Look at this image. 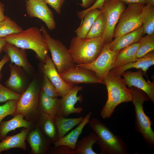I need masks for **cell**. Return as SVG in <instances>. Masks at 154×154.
Wrapping results in <instances>:
<instances>
[{
	"label": "cell",
	"mask_w": 154,
	"mask_h": 154,
	"mask_svg": "<svg viewBox=\"0 0 154 154\" xmlns=\"http://www.w3.org/2000/svg\"><path fill=\"white\" fill-rule=\"evenodd\" d=\"M103 81L106 86L108 99L100 112L104 119L110 118L116 107L120 104L132 101L131 91L126 86L123 79L110 71L104 77Z\"/></svg>",
	"instance_id": "6da1fadb"
},
{
	"label": "cell",
	"mask_w": 154,
	"mask_h": 154,
	"mask_svg": "<svg viewBox=\"0 0 154 154\" xmlns=\"http://www.w3.org/2000/svg\"><path fill=\"white\" fill-rule=\"evenodd\" d=\"M4 38L7 43L20 48L33 50L38 58L44 62L48 55V48L41 30L38 27H31Z\"/></svg>",
	"instance_id": "7a4b0ae2"
},
{
	"label": "cell",
	"mask_w": 154,
	"mask_h": 154,
	"mask_svg": "<svg viewBox=\"0 0 154 154\" xmlns=\"http://www.w3.org/2000/svg\"><path fill=\"white\" fill-rule=\"evenodd\" d=\"M102 36L92 39L73 37L68 50L76 64H87L94 61L100 54L105 44Z\"/></svg>",
	"instance_id": "3957f363"
},
{
	"label": "cell",
	"mask_w": 154,
	"mask_h": 154,
	"mask_svg": "<svg viewBox=\"0 0 154 154\" xmlns=\"http://www.w3.org/2000/svg\"><path fill=\"white\" fill-rule=\"evenodd\" d=\"M90 128L96 134V143L100 154H126L127 151L123 140L114 134L103 123L96 118L90 120Z\"/></svg>",
	"instance_id": "277c9868"
},
{
	"label": "cell",
	"mask_w": 154,
	"mask_h": 154,
	"mask_svg": "<svg viewBox=\"0 0 154 154\" xmlns=\"http://www.w3.org/2000/svg\"><path fill=\"white\" fill-rule=\"evenodd\" d=\"M130 89L132 96L131 102L133 104L135 113V126L136 131L143 137L145 143L151 147L154 146V131L152 129V123L145 113L143 104L149 98L143 91L132 86Z\"/></svg>",
	"instance_id": "5b68a950"
},
{
	"label": "cell",
	"mask_w": 154,
	"mask_h": 154,
	"mask_svg": "<svg viewBox=\"0 0 154 154\" xmlns=\"http://www.w3.org/2000/svg\"><path fill=\"white\" fill-rule=\"evenodd\" d=\"M52 57V60L59 74L75 66V63L68 49L58 39L52 38L43 26L40 29Z\"/></svg>",
	"instance_id": "8992f818"
},
{
	"label": "cell",
	"mask_w": 154,
	"mask_h": 154,
	"mask_svg": "<svg viewBox=\"0 0 154 154\" xmlns=\"http://www.w3.org/2000/svg\"><path fill=\"white\" fill-rule=\"evenodd\" d=\"M40 91L36 82L32 81L18 100L15 114H22L27 121L35 124L39 114L38 104Z\"/></svg>",
	"instance_id": "52a82bcc"
},
{
	"label": "cell",
	"mask_w": 154,
	"mask_h": 154,
	"mask_svg": "<svg viewBox=\"0 0 154 154\" xmlns=\"http://www.w3.org/2000/svg\"><path fill=\"white\" fill-rule=\"evenodd\" d=\"M145 5L139 3L128 4L120 16L113 38L134 31L142 26L141 17Z\"/></svg>",
	"instance_id": "ba28073f"
},
{
	"label": "cell",
	"mask_w": 154,
	"mask_h": 154,
	"mask_svg": "<svg viewBox=\"0 0 154 154\" xmlns=\"http://www.w3.org/2000/svg\"><path fill=\"white\" fill-rule=\"evenodd\" d=\"M126 8L125 3L120 1H104L100 10L106 17V28L102 36L106 44L109 43L112 40L115 28L120 15Z\"/></svg>",
	"instance_id": "9c48e42d"
},
{
	"label": "cell",
	"mask_w": 154,
	"mask_h": 154,
	"mask_svg": "<svg viewBox=\"0 0 154 154\" xmlns=\"http://www.w3.org/2000/svg\"><path fill=\"white\" fill-rule=\"evenodd\" d=\"M119 52L111 50L108 44H105L100 54L94 61L88 64H75V66L92 71L103 81L104 76L113 69L115 59Z\"/></svg>",
	"instance_id": "30bf717a"
},
{
	"label": "cell",
	"mask_w": 154,
	"mask_h": 154,
	"mask_svg": "<svg viewBox=\"0 0 154 154\" xmlns=\"http://www.w3.org/2000/svg\"><path fill=\"white\" fill-rule=\"evenodd\" d=\"M25 6L27 13L30 17L41 20L50 31L55 28L56 24L53 14L44 1L27 0Z\"/></svg>",
	"instance_id": "8fae6325"
},
{
	"label": "cell",
	"mask_w": 154,
	"mask_h": 154,
	"mask_svg": "<svg viewBox=\"0 0 154 154\" xmlns=\"http://www.w3.org/2000/svg\"><path fill=\"white\" fill-rule=\"evenodd\" d=\"M60 75L65 82L74 85L80 83L104 84V82L93 72L76 66L70 68Z\"/></svg>",
	"instance_id": "7c38bea8"
},
{
	"label": "cell",
	"mask_w": 154,
	"mask_h": 154,
	"mask_svg": "<svg viewBox=\"0 0 154 154\" xmlns=\"http://www.w3.org/2000/svg\"><path fill=\"white\" fill-rule=\"evenodd\" d=\"M82 86H74L61 99L60 107L57 116L67 117L72 114L80 113L83 110L81 107H75L78 102H81L83 100L82 95L78 96V92L81 90Z\"/></svg>",
	"instance_id": "4fadbf2b"
},
{
	"label": "cell",
	"mask_w": 154,
	"mask_h": 154,
	"mask_svg": "<svg viewBox=\"0 0 154 154\" xmlns=\"http://www.w3.org/2000/svg\"><path fill=\"white\" fill-rule=\"evenodd\" d=\"M143 75L142 70L139 69L136 72L125 71L122 73L121 76L123 77L125 84L129 88L134 86L142 90L154 103V82L146 81L143 78Z\"/></svg>",
	"instance_id": "5bb4252c"
},
{
	"label": "cell",
	"mask_w": 154,
	"mask_h": 154,
	"mask_svg": "<svg viewBox=\"0 0 154 154\" xmlns=\"http://www.w3.org/2000/svg\"><path fill=\"white\" fill-rule=\"evenodd\" d=\"M26 140L31 148L30 154H46L51 146L52 143L35 125L29 131Z\"/></svg>",
	"instance_id": "9a60e30c"
},
{
	"label": "cell",
	"mask_w": 154,
	"mask_h": 154,
	"mask_svg": "<svg viewBox=\"0 0 154 154\" xmlns=\"http://www.w3.org/2000/svg\"><path fill=\"white\" fill-rule=\"evenodd\" d=\"M43 71L58 91L60 96L62 97L74 86L65 82L57 71L48 55L44 63Z\"/></svg>",
	"instance_id": "2e32d148"
},
{
	"label": "cell",
	"mask_w": 154,
	"mask_h": 154,
	"mask_svg": "<svg viewBox=\"0 0 154 154\" xmlns=\"http://www.w3.org/2000/svg\"><path fill=\"white\" fill-rule=\"evenodd\" d=\"M3 51L9 57L12 63L22 67L27 72L32 71V67L28 60L25 49L7 42Z\"/></svg>",
	"instance_id": "e0dca14e"
},
{
	"label": "cell",
	"mask_w": 154,
	"mask_h": 154,
	"mask_svg": "<svg viewBox=\"0 0 154 154\" xmlns=\"http://www.w3.org/2000/svg\"><path fill=\"white\" fill-rule=\"evenodd\" d=\"M154 64L153 50L143 56L137 58L136 60L134 62L128 63L121 67L113 68L110 71L115 75L121 76L122 73L127 70L134 68L141 69L143 74L146 76L147 70L149 68Z\"/></svg>",
	"instance_id": "ac0fdd59"
},
{
	"label": "cell",
	"mask_w": 154,
	"mask_h": 154,
	"mask_svg": "<svg viewBox=\"0 0 154 154\" xmlns=\"http://www.w3.org/2000/svg\"><path fill=\"white\" fill-rule=\"evenodd\" d=\"M143 33L142 26L131 32L119 36L107 44L111 50L119 52L125 47L139 41Z\"/></svg>",
	"instance_id": "d6986e66"
},
{
	"label": "cell",
	"mask_w": 154,
	"mask_h": 154,
	"mask_svg": "<svg viewBox=\"0 0 154 154\" xmlns=\"http://www.w3.org/2000/svg\"><path fill=\"white\" fill-rule=\"evenodd\" d=\"M13 118L0 123V141L5 137L10 131L18 128L31 129L35 125L31 122L27 121L24 116L20 113L15 114Z\"/></svg>",
	"instance_id": "ffe728a7"
},
{
	"label": "cell",
	"mask_w": 154,
	"mask_h": 154,
	"mask_svg": "<svg viewBox=\"0 0 154 154\" xmlns=\"http://www.w3.org/2000/svg\"><path fill=\"white\" fill-rule=\"evenodd\" d=\"M35 125L38 127L52 144L58 139L54 118L39 112Z\"/></svg>",
	"instance_id": "44dd1931"
},
{
	"label": "cell",
	"mask_w": 154,
	"mask_h": 154,
	"mask_svg": "<svg viewBox=\"0 0 154 154\" xmlns=\"http://www.w3.org/2000/svg\"><path fill=\"white\" fill-rule=\"evenodd\" d=\"M91 115L92 113L89 112L75 129L63 137L58 138L52 143L54 145V147L65 145L75 150L78 139L82 133L85 126L88 123Z\"/></svg>",
	"instance_id": "7402d4cb"
},
{
	"label": "cell",
	"mask_w": 154,
	"mask_h": 154,
	"mask_svg": "<svg viewBox=\"0 0 154 154\" xmlns=\"http://www.w3.org/2000/svg\"><path fill=\"white\" fill-rule=\"evenodd\" d=\"M30 129L23 128L21 131L12 136H7L0 142V154L3 151L13 148L27 150L26 137Z\"/></svg>",
	"instance_id": "603a6c76"
},
{
	"label": "cell",
	"mask_w": 154,
	"mask_h": 154,
	"mask_svg": "<svg viewBox=\"0 0 154 154\" xmlns=\"http://www.w3.org/2000/svg\"><path fill=\"white\" fill-rule=\"evenodd\" d=\"M61 98H52L45 95L40 90L38 99V110L54 118L58 113L60 107Z\"/></svg>",
	"instance_id": "cb8c5ba5"
},
{
	"label": "cell",
	"mask_w": 154,
	"mask_h": 154,
	"mask_svg": "<svg viewBox=\"0 0 154 154\" xmlns=\"http://www.w3.org/2000/svg\"><path fill=\"white\" fill-rule=\"evenodd\" d=\"M139 45L138 41L121 50L115 58L113 69L135 61L137 58L136 54Z\"/></svg>",
	"instance_id": "d4e9b609"
},
{
	"label": "cell",
	"mask_w": 154,
	"mask_h": 154,
	"mask_svg": "<svg viewBox=\"0 0 154 154\" xmlns=\"http://www.w3.org/2000/svg\"><path fill=\"white\" fill-rule=\"evenodd\" d=\"M83 117L67 118L56 116L54 119L57 130L58 138L65 136L67 133L75 126L79 125Z\"/></svg>",
	"instance_id": "484cf974"
},
{
	"label": "cell",
	"mask_w": 154,
	"mask_h": 154,
	"mask_svg": "<svg viewBox=\"0 0 154 154\" xmlns=\"http://www.w3.org/2000/svg\"><path fill=\"white\" fill-rule=\"evenodd\" d=\"M10 74L6 81V87L19 94H21L24 91V82L17 66L10 64Z\"/></svg>",
	"instance_id": "4316f807"
},
{
	"label": "cell",
	"mask_w": 154,
	"mask_h": 154,
	"mask_svg": "<svg viewBox=\"0 0 154 154\" xmlns=\"http://www.w3.org/2000/svg\"><path fill=\"white\" fill-rule=\"evenodd\" d=\"M101 13V10L98 9L89 11L84 16L80 26L75 31L76 36L85 38L96 19Z\"/></svg>",
	"instance_id": "83f0119b"
},
{
	"label": "cell",
	"mask_w": 154,
	"mask_h": 154,
	"mask_svg": "<svg viewBox=\"0 0 154 154\" xmlns=\"http://www.w3.org/2000/svg\"><path fill=\"white\" fill-rule=\"evenodd\" d=\"M97 136L94 132L90 133L77 141L75 150V154H97L93 149V145L96 143Z\"/></svg>",
	"instance_id": "f1b7e54d"
},
{
	"label": "cell",
	"mask_w": 154,
	"mask_h": 154,
	"mask_svg": "<svg viewBox=\"0 0 154 154\" xmlns=\"http://www.w3.org/2000/svg\"><path fill=\"white\" fill-rule=\"evenodd\" d=\"M143 34H154V5L146 4L143 7L141 17Z\"/></svg>",
	"instance_id": "f546056e"
},
{
	"label": "cell",
	"mask_w": 154,
	"mask_h": 154,
	"mask_svg": "<svg viewBox=\"0 0 154 154\" xmlns=\"http://www.w3.org/2000/svg\"><path fill=\"white\" fill-rule=\"evenodd\" d=\"M106 15L102 12L96 19L86 38L92 39L102 36L106 29Z\"/></svg>",
	"instance_id": "4dcf8cb0"
},
{
	"label": "cell",
	"mask_w": 154,
	"mask_h": 154,
	"mask_svg": "<svg viewBox=\"0 0 154 154\" xmlns=\"http://www.w3.org/2000/svg\"><path fill=\"white\" fill-rule=\"evenodd\" d=\"M23 30L22 27L16 22L7 16L5 19L0 21V38L18 33Z\"/></svg>",
	"instance_id": "1f68e13d"
},
{
	"label": "cell",
	"mask_w": 154,
	"mask_h": 154,
	"mask_svg": "<svg viewBox=\"0 0 154 154\" xmlns=\"http://www.w3.org/2000/svg\"><path fill=\"white\" fill-rule=\"evenodd\" d=\"M140 45L137 50V58L145 55L154 50V34L142 37L138 41Z\"/></svg>",
	"instance_id": "d6a6232c"
},
{
	"label": "cell",
	"mask_w": 154,
	"mask_h": 154,
	"mask_svg": "<svg viewBox=\"0 0 154 154\" xmlns=\"http://www.w3.org/2000/svg\"><path fill=\"white\" fill-rule=\"evenodd\" d=\"M17 101L16 100H9L0 106V123L6 116H14Z\"/></svg>",
	"instance_id": "836d02e7"
},
{
	"label": "cell",
	"mask_w": 154,
	"mask_h": 154,
	"mask_svg": "<svg viewBox=\"0 0 154 154\" xmlns=\"http://www.w3.org/2000/svg\"><path fill=\"white\" fill-rule=\"evenodd\" d=\"M43 77V84L41 90L47 96L58 98L60 95L56 88L44 74Z\"/></svg>",
	"instance_id": "e575fe53"
},
{
	"label": "cell",
	"mask_w": 154,
	"mask_h": 154,
	"mask_svg": "<svg viewBox=\"0 0 154 154\" xmlns=\"http://www.w3.org/2000/svg\"><path fill=\"white\" fill-rule=\"evenodd\" d=\"M21 94L13 91L0 83V103L12 100H18Z\"/></svg>",
	"instance_id": "d590c367"
},
{
	"label": "cell",
	"mask_w": 154,
	"mask_h": 154,
	"mask_svg": "<svg viewBox=\"0 0 154 154\" xmlns=\"http://www.w3.org/2000/svg\"><path fill=\"white\" fill-rule=\"evenodd\" d=\"M47 154H75L74 150L65 145H60L56 147L51 146Z\"/></svg>",
	"instance_id": "8d00e7d4"
},
{
	"label": "cell",
	"mask_w": 154,
	"mask_h": 154,
	"mask_svg": "<svg viewBox=\"0 0 154 154\" xmlns=\"http://www.w3.org/2000/svg\"><path fill=\"white\" fill-rule=\"evenodd\" d=\"M105 0H97L96 2L90 7L83 10L78 11L77 15L79 18L82 20L86 14L89 11L96 9L101 10L102 8L104 2Z\"/></svg>",
	"instance_id": "74e56055"
},
{
	"label": "cell",
	"mask_w": 154,
	"mask_h": 154,
	"mask_svg": "<svg viewBox=\"0 0 154 154\" xmlns=\"http://www.w3.org/2000/svg\"><path fill=\"white\" fill-rule=\"evenodd\" d=\"M65 0H44L58 14L61 13V9Z\"/></svg>",
	"instance_id": "f35d334b"
},
{
	"label": "cell",
	"mask_w": 154,
	"mask_h": 154,
	"mask_svg": "<svg viewBox=\"0 0 154 154\" xmlns=\"http://www.w3.org/2000/svg\"><path fill=\"white\" fill-rule=\"evenodd\" d=\"M80 5L83 8L87 9L92 6L97 0H81Z\"/></svg>",
	"instance_id": "ab89813d"
},
{
	"label": "cell",
	"mask_w": 154,
	"mask_h": 154,
	"mask_svg": "<svg viewBox=\"0 0 154 154\" xmlns=\"http://www.w3.org/2000/svg\"><path fill=\"white\" fill-rule=\"evenodd\" d=\"M10 58L6 54L3 56L2 59L0 61V79L1 78V70L5 64L10 60Z\"/></svg>",
	"instance_id": "60d3db41"
},
{
	"label": "cell",
	"mask_w": 154,
	"mask_h": 154,
	"mask_svg": "<svg viewBox=\"0 0 154 154\" xmlns=\"http://www.w3.org/2000/svg\"><path fill=\"white\" fill-rule=\"evenodd\" d=\"M122 1L124 2L125 4L127 3L128 4L139 3H141L144 4L145 5L147 4L146 1V0H117Z\"/></svg>",
	"instance_id": "b9f144b4"
},
{
	"label": "cell",
	"mask_w": 154,
	"mask_h": 154,
	"mask_svg": "<svg viewBox=\"0 0 154 154\" xmlns=\"http://www.w3.org/2000/svg\"><path fill=\"white\" fill-rule=\"evenodd\" d=\"M4 4L0 1V21L4 20L5 16L4 14Z\"/></svg>",
	"instance_id": "7bdbcfd3"
},
{
	"label": "cell",
	"mask_w": 154,
	"mask_h": 154,
	"mask_svg": "<svg viewBox=\"0 0 154 154\" xmlns=\"http://www.w3.org/2000/svg\"><path fill=\"white\" fill-rule=\"evenodd\" d=\"M6 43L4 38H0V54L3 51L4 47Z\"/></svg>",
	"instance_id": "ee69618b"
},
{
	"label": "cell",
	"mask_w": 154,
	"mask_h": 154,
	"mask_svg": "<svg viewBox=\"0 0 154 154\" xmlns=\"http://www.w3.org/2000/svg\"><path fill=\"white\" fill-rule=\"evenodd\" d=\"M147 4H150L154 5V0H146Z\"/></svg>",
	"instance_id": "f6af8a7d"
},
{
	"label": "cell",
	"mask_w": 154,
	"mask_h": 154,
	"mask_svg": "<svg viewBox=\"0 0 154 154\" xmlns=\"http://www.w3.org/2000/svg\"><path fill=\"white\" fill-rule=\"evenodd\" d=\"M36 0V1H44V0Z\"/></svg>",
	"instance_id": "bcb514c9"
}]
</instances>
